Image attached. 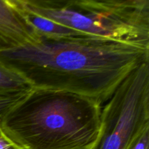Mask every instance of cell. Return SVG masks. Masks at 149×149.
<instances>
[{
    "label": "cell",
    "mask_w": 149,
    "mask_h": 149,
    "mask_svg": "<svg viewBox=\"0 0 149 149\" xmlns=\"http://www.w3.org/2000/svg\"><path fill=\"white\" fill-rule=\"evenodd\" d=\"M32 88L21 75L0 61V95L25 94Z\"/></svg>",
    "instance_id": "obj_7"
},
{
    "label": "cell",
    "mask_w": 149,
    "mask_h": 149,
    "mask_svg": "<svg viewBox=\"0 0 149 149\" xmlns=\"http://www.w3.org/2000/svg\"><path fill=\"white\" fill-rule=\"evenodd\" d=\"M10 1H14V2L17 3V2H16V0H10Z\"/></svg>",
    "instance_id": "obj_13"
},
{
    "label": "cell",
    "mask_w": 149,
    "mask_h": 149,
    "mask_svg": "<svg viewBox=\"0 0 149 149\" xmlns=\"http://www.w3.org/2000/svg\"><path fill=\"white\" fill-rule=\"evenodd\" d=\"M38 37L18 4L0 0V52L36 42Z\"/></svg>",
    "instance_id": "obj_5"
},
{
    "label": "cell",
    "mask_w": 149,
    "mask_h": 149,
    "mask_svg": "<svg viewBox=\"0 0 149 149\" xmlns=\"http://www.w3.org/2000/svg\"><path fill=\"white\" fill-rule=\"evenodd\" d=\"M149 127V61L131 71L103 105L93 149H127Z\"/></svg>",
    "instance_id": "obj_3"
},
{
    "label": "cell",
    "mask_w": 149,
    "mask_h": 149,
    "mask_svg": "<svg viewBox=\"0 0 149 149\" xmlns=\"http://www.w3.org/2000/svg\"><path fill=\"white\" fill-rule=\"evenodd\" d=\"M127 149H149V127L140 132Z\"/></svg>",
    "instance_id": "obj_11"
},
{
    "label": "cell",
    "mask_w": 149,
    "mask_h": 149,
    "mask_svg": "<svg viewBox=\"0 0 149 149\" xmlns=\"http://www.w3.org/2000/svg\"><path fill=\"white\" fill-rule=\"evenodd\" d=\"M77 0H16L19 5L40 10H63L73 7Z\"/></svg>",
    "instance_id": "obj_9"
},
{
    "label": "cell",
    "mask_w": 149,
    "mask_h": 149,
    "mask_svg": "<svg viewBox=\"0 0 149 149\" xmlns=\"http://www.w3.org/2000/svg\"><path fill=\"white\" fill-rule=\"evenodd\" d=\"M21 7L24 11L26 18L38 36H43L49 38H63L86 35L58 22L32 13L24 7Z\"/></svg>",
    "instance_id": "obj_6"
},
{
    "label": "cell",
    "mask_w": 149,
    "mask_h": 149,
    "mask_svg": "<svg viewBox=\"0 0 149 149\" xmlns=\"http://www.w3.org/2000/svg\"><path fill=\"white\" fill-rule=\"evenodd\" d=\"M76 4L102 10L149 9V0H77Z\"/></svg>",
    "instance_id": "obj_8"
},
{
    "label": "cell",
    "mask_w": 149,
    "mask_h": 149,
    "mask_svg": "<svg viewBox=\"0 0 149 149\" xmlns=\"http://www.w3.org/2000/svg\"><path fill=\"white\" fill-rule=\"evenodd\" d=\"M0 61L35 88L77 93L103 105L149 47L96 36L49 38L0 52Z\"/></svg>",
    "instance_id": "obj_1"
},
{
    "label": "cell",
    "mask_w": 149,
    "mask_h": 149,
    "mask_svg": "<svg viewBox=\"0 0 149 149\" xmlns=\"http://www.w3.org/2000/svg\"><path fill=\"white\" fill-rule=\"evenodd\" d=\"M0 149H23L4 132L0 123Z\"/></svg>",
    "instance_id": "obj_12"
},
{
    "label": "cell",
    "mask_w": 149,
    "mask_h": 149,
    "mask_svg": "<svg viewBox=\"0 0 149 149\" xmlns=\"http://www.w3.org/2000/svg\"><path fill=\"white\" fill-rule=\"evenodd\" d=\"M29 93V92H28ZM25 94L12 95H0V120L7 112V111L17 101L20 100Z\"/></svg>",
    "instance_id": "obj_10"
},
{
    "label": "cell",
    "mask_w": 149,
    "mask_h": 149,
    "mask_svg": "<svg viewBox=\"0 0 149 149\" xmlns=\"http://www.w3.org/2000/svg\"><path fill=\"white\" fill-rule=\"evenodd\" d=\"M102 106L77 93L33 87L0 123L23 149H93L100 135Z\"/></svg>",
    "instance_id": "obj_2"
},
{
    "label": "cell",
    "mask_w": 149,
    "mask_h": 149,
    "mask_svg": "<svg viewBox=\"0 0 149 149\" xmlns=\"http://www.w3.org/2000/svg\"><path fill=\"white\" fill-rule=\"evenodd\" d=\"M20 6L88 36L149 47V10H102L77 4L63 10Z\"/></svg>",
    "instance_id": "obj_4"
}]
</instances>
